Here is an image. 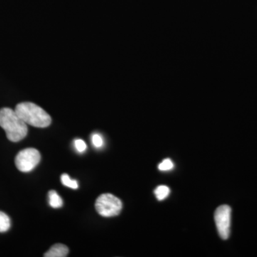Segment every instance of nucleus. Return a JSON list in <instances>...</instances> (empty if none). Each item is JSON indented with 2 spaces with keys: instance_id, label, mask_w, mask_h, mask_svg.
<instances>
[{
  "instance_id": "obj_11",
  "label": "nucleus",
  "mask_w": 257,
  "mask_h": 257,
  "mask_svg": "<svg viewBox=\"0 0 257 257\" xmlns=\"http://www.w3.org/2000/svg\"><path fill=\"white\" fill-rule=\"evenodd\" d=\"M158 168L160 171H164V172L172 170L174 168L173 162L170 159H166L159 165Z\"/></svg>"
},
{
  "instance_id": "obj_13",
  "label": "nucleus",
  "mask_w": 257,
  "mask_h": 257,
  "mask_svg": "<svg viewBox=\"0 0 257 257\" xmlns=\"http://www.w3.org/2000/svg\"><path fill=\"white\" fill-rule=\"evenodd\" d=\"M74 147L79 153H82L87 150V145L82 140L78 139L74 141Z\"/></svg>"
},
{
  "instance_id": "obj_12",
  "label": "nucleus",
  "mask_w": 257,
  "mask_h": 257,
  "mask_svg": "<svg viewBox=\"0 0 257 257\" xmlns=\"http://www.w3.org/2000/svg\"><path fill=\"white\" fill-rule=\"evenodd\" d=\"M92 142L96 148H101L104 145V140L99 134H94L92 136Z\"/></svg>"
},
{
  "instance_id": "obj_7",
  "label": "nucleus",
  "mask_w": 257,
  "mask_h": 257,
  "mask_svg": "<svg viewBox=\"0 0 257 257\" xmlns=\"http://www.w3.org/2000/svg\"><path fill=\"white\" fill-rule=\"evenodd\" d=\"M49 203L52 208L58 209L63 206V201L56 191L52 190L49 192Z\"/></svg>"
},
{
  "instance_id": "obj_3",
  "label": "nucleus",
  "mask_w": 257,
  "mask_h": 257,
  "mask_svg": "<svg viewBox=\"0 0 257 257\" xmlns=\"http://www.w3.org/2000/svg\"><path fill=\"white\" fill-rule=\"evenodd\" d=\"M96 210L104 217L117 216L122 209L121 200L111 194H103L96 199Z\"/></svg>"
},
{
  "instance_id": "obj_6",
  "label": "nucleus",
  "mask_w": 257,
  "mask_h": 257,
  "mask_svg": "<svg viewBox=\"0 0 257 257\" xmlns=\"http://www.w3.org/2000/svg\"><path fill=\"white\" fill-rule=\"evenodd\" d=\"M69 248L62 243H56L44 254L45 257H65L68 255Z\"/></svg>"
},
{
  "instance_id": "obj_2",
  "label": "nucleus",
  "mask_w": 257,
  "mask_h": 257,
  "mask_svg": "<svg viewBox=\"0 0 257 257\" xmlns=\"http://www.w3.org/2000/svg\"><path fill=\"white\" fill-rule=\"evenodd\" d=\"M15 111L27 124L35 127H47L52 122L50 115L34 103H20L15 107Z\"/></svg>"
},
{
  "instance_id": "obj_8",
  "label": "nucleus",
  "mask_w": 257,
  "mask_h": 257,
  "mask_svg": "<svg viewBox=\"0 0 257 257\" xmlns=\"http://www.w3.org/2000/svg\"><path fill=\"white\" fill-rule=\"evenodd\" d=\"M170 194V189L167 186H158L155 190V194L159 201H162L168 197Z\"/></svg>"
},
{
  "instance_id": "obj_5",
  "label": "nucleus",
  "mask_w": 257,
  "mask_h": 257,
  "mask_svg": "<svg viewBox=\"0 0 257 257\" xmlns=\"http://www.w3.org/2000/svg\"><path fill=\"white\" fill-rule=\"evenodd\" d=\"M231 209L229 206H220L214 213L216 229L221 239L226 240L229 237L231 227Z\"/></svg>"
},
{
  "instance_id": "obj_10",
  "label": "nucleus",
  "mask_w": 257,
  "mask_h": 257,
  "mask_svg": "<svg viewBox=\"0 0 257 257\" xmlns=\"http://www.w3.org/2000/svg\"><path fill=\"white\" fill-rule=\"evenodd\" d=\"M61 182L65 187H69V188L77 189H78V182L73 179H71L70 177L67 174H64L61 176Z\"/></svg>"
},
{
  "instance_id": "obj_9",
  "label": "nucleus",
  "mask_w": 257,
  "mask_h": 257,
  "mask_svg": "<svg viewBox=\"0 0 257 257\" xmlns=\"http://www.w3.org/2000/svg\"><path fill=\"white\" fill-rule=\"evenodd\" d=\"M11 221L5 213L0 211V232H6L10 229Z\"/></svg>"
},
{
  "instance_id": "obj_1",
  "label": "nucleus",
  "mask_w": 257,
  "mask_h": 257,
  "mask_svg": "<svg viewBox=\"0 0 257 257\" xmlns=\"http://www.w3.org/2000/svg\"><path fill=\"white\" fill-rule=\"evenodd\" d=\"M0 126L5 130L8 140L13 143L21 141L28 135V125L10 108L0 109Z\"/></svg>"
},
{
  "instance_id": "obj_4",
  "label": "nucleus",
  "mask_w": 257,
  "mask_h": 257,
  "mask_svg": "<svg viewBox=\"0 0 257 257\" xmlns=\"http://www.w3.org/2000/svg\"><path fill=\"white\" fill-rule=\"evenodd\" d=\"M40 160L41 155L36 149H25L15 157V165L20 172H30L38 165Z\"/></svg>"
}]
</instances>
